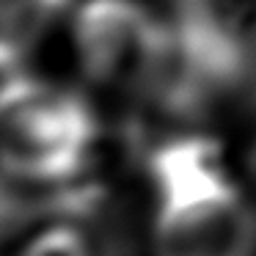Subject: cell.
<instances>
[{
	"label": "cell",
	"mask_w": 256,
	"mask_h": 256,
	"mask_svg": "<svg viewBox=\"0 0 256 256\" xmlns=\"http://www.w3.org/2000/svg\"><path fill=\"white\" fill-rule=\"evenodd\" d=\"M157 193V256H254L256 215L223 166L215 146L179 138L149 160Z\"/></svg>",
	"instance_id": "6da1fadb"
},
{
	"label": "cell",
	"mask_w": 256,
	"mask_h": 256,
	"mask_svg": "<svg viewBox=\"0 0 256 256\" xmlns=\"http://www.w3.org/2000/svg\"><path fill=\"white\" fill-rule=\"evenodd\" d=\"M96 144V116L80 94L12 74L0 83V171L36 182H74Z\"/></svg>",
	"instance_id": "7a4b0ae2"
},
{
	"label": "cell",
	"mask_w": 256,
	"mask_h": 256,
	"mask_svg": "<svg viewBox=\"0 0 256 256\" xmlns=\"http://www.w3.org/2000/svg\"><path fill=\"white\" fill-rule=\"evenodd\" d=\"M69 0H0V72H14Z\"/></svg>",
	"instance_id": "277c9868"
},
{
	"label": "cell",
	"mask_w": 256,
	"mask_h": 256,
	"mask_svg": "<svg viewBox=\"0 0 256 256\" xmlns=\"http://www.w3.org/2000/svg\"><path fill=\"white\" fill-rule=\"evenodd\" d=\"M248 171H250V179L256 182V144H254V149H250V154H248Z\"/></svg>",
	"instance_id": "8992f818"
},
{
	"label": "cell",
	"mask_w": 256,
	"mask_h": 256,
	"mask_svg": "<svg viewBox=\"0 0 256 256\" xmlns=\"http://www.w3.org/2000/svg\"><path fill=\"white\" fill-rule=\"evenodd\" d=\"M80 69L96 86L168 108L179 80L176 34L135 0H86L72 25Z\"/></svg>",
	"instance_id": "3957f363"
},
{
	"label": "cell",
	"mask_w": 256,
	"mask_h": 256,
	"mask_svg": "<svg viewBox=\"0 0 256 256\" xmlns=\"http://www.w3.org/2000/svg\"><path fill=\"white\" fill-rule=\"evenodd\" d=\"M20 256H91L88 237L72 223H52L36 234Z\"/></svg>",
	"instance_id": "5b68a950"
}]
</instances>
